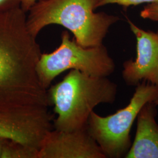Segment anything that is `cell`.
<instances>
[{
	"label": "cell",
	"instance_id": "obj_1",
	"mask_svg": "<svg viewBox=\"0 0 158 158\" xmlns=\"http://www.w3.org/2000/svg\"><path fill=\"white\" fill-rule=\"evenodd\" d=\"M21 7L0 12V110L48 107L36 65L42 54Z\"/></svg>",
	"mask_w": 158,
	"mask_h": 158
},
{
	"label": "cell",
	"instance_id": "obj_2",
	"mask_svg": "<svg viewBox=\"0 0 158 158\" xmlns=\"http://www.w3.org/2000/svg\"><path fill=\"white\" fill-rule=\"evenodd\" d=\"M97 0H40L29 11L27 25L36 38L40 31L53 24L62 25L73 34L85 48L102 45L110 28L118 17L97 12Z\"/></svg>",
	"mask_w": 158,
	"mask_h": 158
},
{
	"label": "cell",
	"instance_id": "obj_3",
	"mask_svg": "<svg viewBox=\"0 0 158 158\" xmlns=\"http://www.w3.org/2000/svg\"><path fill=\"white\" fill-rule=\"evenodd\" d=\"M117 92L118 85L108 77L71 70L48 91L57 115L53 122L55 130L72 131L85 128L94 108L102 103L113 104Z\"/></svg>",
	"mask_w": 158,
	"mask_h": 158
},
{
	"label": "cell",
	"instance_id": "obj_4",
	"mask_svg": "<svg viewBox=\"0 0 158 158\" xmlns=\"http://www.w3.org/2000/svg\"><path fill=\"white\" fill-rule=\"evenodd\" d=\"M158 99V86L142 81L136 86L130 103L112 115L102 117L92 111L87 128L106 158H125L132 145L130 132L142 108Z\"/></svg>",
	"mask_w": 158,
	"mask_h": 158
},
{
	"label": "cell",
	"instance_id": "obj_5",
	"mask_svg": "<svg viewBox=\"0 0 158 158\" xmlns=\"http://www.w3.org/2000/svg\"><path fill=\"white\" fill-rule=\"evenodd\" d=\"M77 70L96 77H108L115 64L104 45L85 48L70 40L68 31L61 35V44L50 53H42L36 65L40 83L46 90L52 81L68 70Z\"/></svg>",
	"mask_w": 158,
	"mask_h": 158
},
{
	"label": "cell",
	"instance_id": "obj_6",
	"mask_svg": "<svg viewBox=\"0 0 158 158\" xmlns=\"http://www.w3.org/2000/svg\"><path fill=\"white\" fill-rule=\"evenodd\" d=\"M52 119L47 107L0 110V138L39 152L46 136L52 130Z\"/></svg>",
	"mask_w": 158,
	"mask_h": 158
},
{
	"label": "cell",
	"instance_id": "obj_7",
	"mask_svg": "<svg viewBox=\"0 0 158 158\" xmlns=\"http://www.w3.org/2000/svg\"><path fill=\"white\" fill-rule=\"evenodd\" d=\"M128 22L136 40V57L123 63L122 77L130 86L143 81L158 86V34L140 28L129 19Z\"/></svg>",
	"mask_w": 158,
	"mask_h": 158
},
{
	"label": "cell",
	"instance_id": "obj_8",
	"mask_svg": "<svg viewBox=\"0 0 158 158\" xmlns=\"http://www.w3.org/2000/svg\"><path fill=\"white\" fill-rule=\"evenodd\" d=\"M38 158H107L87 126L72 131L51 130L40 148Z\"/></svg>",
	"mask_w": 158,
	"mask_h": 158
},
{
	"label": "cell",
	"instance_id": "obj_9",
	"mask_svg": "<svg viewBox=\"0 0 158 158\" xmlns=\"http://www.w3.org/2000/svg\"><path fill=\"white\" fill-rule=\"evenodd\" d=\"M155 102H148L137 116V128L134 141L126 158H158V114Z\"/></svg>",
	"mask_w": 158,
	"mask_h": 158
},
{
	"label": "cell",
	"instance_id": "obj_10",
	"mask_svg": "<svg viewBox=\"0 0 158 158\" xmlns=\"http://www.w3.org/2000/svg\"><path fill=\"white\" fill-rule=\"evenodd\" d=\"M143 3L158 4V0H97L96 8L107 4H117L125 7L138 6Z\"/></svg>",
	"mask_w": 158,
	"mask_h": 158
},
{
	"label": "cell",
	"instance_id": "obj_11",
	"mask_svg": "<svg viewBox=\"0 0 158 158\" xmlns=\"http://www.w3.org/2000/svg\"><path fill=\"white\" fill-rule=\"evenodd\" d=\"M141 17L158 22V4H148L145 6L141 12Z\"/></svg>",
	"mask_w": 158,
	"mask_h": 158
},
{
	"label": "cell",
	"instance_id": "obj_12",
	"mask_svg": "<svg viewBox=\"0 0 158 158\" xmlns=\"http://www.w3.org/2000/svg\"><path fill=\"white\" fill-rule=\"evenodd\" d=\"M21 0H0V12L8 11L21 7Z\"/></svg>",
	"mask_w": 158,
	"mask_h": 158
},
{
	"label": "cell",
	"instance_id": "obj_13",
	"mask_svg": "<svg viewBox=\"0 0 158 158\" xmlns=\"http://www.w3.org/2000/svg\"><path fill=\"white\" fill-rule=\"evenodd\" d=\"M38 0H21V8L25 12L29 11Z\"/></svg>",
	"mask_w": 158,
	"mask_h": 158
},
{
	"label": "cell",
	"instance_id": "obj_14",
	"mask_svg": "<svg viewBox=\"0 0 158 158\" xmlns=\"http://www.w3.org/2000/svg\"><path fill=\"white\" fill-rule=\"evenodd\" d=\"M7 141H8L7 139L0 138V158H2L3 153L4 151V149H5Z\"/></svg>",
	"mask_w": 158,
	"mask_h": 158
},
{
	"label": "cell",
	"instance_id": "obj_15",
	"mask_svg": "<svg viewBox=\"0 0 158 158\" xmlns=\"http://www.w3.org/2000/svg\"><path fill=\"white\" fill-rule=\"evenodd\" d=\"M155 102V104H156V106H157V107L158 108V100H156V102Z\"/></svg>",
	"mask_w": 158,
	"mask_h": 158
},
{
	"label": "cell",
	"instance_id": "obj_16",
	"mask_svg": "<svg viewBox=\"0 0 158 158\" xmlns=\"http://www.w3.org/2000/svg\"><path fill=\"white\" fill-rule=\"evenodd\" d=\"M156 33H157V34H158V31H157V32H156Z\"/></svg>",
	"mask_w": 158,
	"mask_h": 158
}]
</instances>
